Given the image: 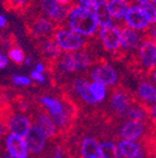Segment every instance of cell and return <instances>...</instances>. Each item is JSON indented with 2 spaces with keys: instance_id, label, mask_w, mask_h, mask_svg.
Wrapping results in <instances>:
<instances>
[{
  "instance_id": "30bf717a",
  "label": "cell",
  "mask_w": 156,
  "mask_h": 158,
  "mask_svg": "<svg viewBox=\"0 0 156 158\" xmlns=\"http://www.w3.org/2000/svg\"><path fill=\"white\" fill-rule=\"evenodd\" d=\"M122 21L124 22L127 27L140 33L146 31L151 27V23H150L145 13L142 11V9L137 3L130 5L129 9H128L127 13H126Z\"/></svg>"
},
{
  "instance_id": "4316f807",
  "label": "cell",
  "mask_w": 156,
  "mask_h": 158,
  "mask_svg": "<svg viewBox=\"0 0 156 158\" xmlns=\"http://www.w3.org/2000/svg\"><path fill=\"white\" fill-rule=\"evenodd\" d=\"M29 79L32 81H35L37 84H45L46 82V77L44 74H41V73H37L36 70H32L31 74H29Z\"/></svg>"
},
{
  "instance_id": "d6a6232c",
  "label": "cell",
  "mask_w": 156,
  "mask_h": 158,
  "mask_svg": "<svg viewBox=\"0 0 156 158\" xmlns=\"http://www.w3.org/2000/svg\"><path fill=\"white\" fill-rule=\"evenodd\" d=\"M33 63V58L31 56H25L24 58V62H23V64L25 65V66H31Z\"/></svg>"
},
{
  "instance_id": "ba28073f",
  "label": "cell",
  "mask_w": 156,
  "mask_h": 158,
  "mask_svg": "<svg viewBox=\"0 0 156 158\" xmlns=\"http://www.w3.org/2000/svg\"><path fill=\"white\" fill-rule=\"evenodd\" d=\"M39 9L43 12V17L50 20L55 24H61L67 19L69 8L62 6L57 0H38Z\"/></svg>"
},
{
  "instance_id": "5bb4252c",
  "label": "cell",
  "mask_w": 156,
  "mask_h": 158,
  "mask_svg": "<svg viewBox=\"0 0 156 158\" xmlns=\"http://www.w3.org/2000/svg\"><path fill=\"white\" fill-rule=\"evenodd\" d=\"M56 29V24L45 17H38L31 23V33L37 39L44 40L51 37Z\"/></svg>"
},
{
  "instance_id": "603a6c76",
  "label": "cell",
  "mask_w": 156,
  "mask_h": 158,
  "mask_svg": "<svg viewBox=\"0 0 156 158\" xmlns=\"http://www.w3.org/2000/svg\"><path fill=\"white\" fill-rule=\"evenodd\" d=\"M8 58L11 59L13 63H15L17 65H22L23 62H24L25 55L24 52L22 49L18 46H13L9 49L8 52Z\"/></svg>"
},
{
  "instance_id": "d6986e66",
  "label": "cell",
  "mask_w": 156,
  "mask_h": 158,
  "mask_svg": "<svg viewBox=\"0 0 156 158\" xmlns=\"http://www.w3.org/2000/svg\"><path fill=\"white\" fill-rule=\"evenodd\" d=\"M102 139L103 141L100 142L102 158H123L118 151L117 144L115 142L108 139V136H104Z\"/></svg>"
},
{
  "instance_id": "cb8c5ba5",
  "label": "cell",
  "mask_w": 156,
  "mask_h": 158,
  "mask_svg": "<svg viewBox=\"0 0 156 158\" xmlns=\"http://www.w3.org/2000/svg\"><path fill=\"white\" fill-rule=\"evenodd\" d=\"M76 6L83 8V9L88 10V11H92V12L95 11V9L98 6V2H99V0H76Z\"/></svg>"
},
{
  "instance_id": "e575fe53",
  "label": "cell",
  "mask_w": 156,
  "mask_h": 158,
  "mask_svg": "<svg viewBox=\"0 0 156 158\" xmlns=\"http://www.w3.org/2000/svg\"><path fill=\"white\" fill-rule=\"evenodd\" d=\"M141 1H143V0H135V3H139V2H141Z\"/></svg>"
},
{
  "instance_id": "4fadbf2b",
  "label": "cell",
  "mask_w": 156,
  "mask_h": 158,
  "mask_svg": "<svg viewBox=\"0 0 156 158\" xmlns=\"http://www.w3.org/2000/svg\"><path fill=\"white\" fill-rule=\"evenodd\" d=\"M6 151L13 158H29L24 138L14 134H9L6 138Z\"/></svg>"
},
{
  "instance_id": "83f0119b",
  "label": "cell",
  "mask_w": 156,
  "mask_h": 158,
  "mask_svg": "<svg viewBox=\"0 0 156 158\" xmlns=\"http://www.w3.org/2000/svg\"><path fill=\"white\" fill-rule=\"evenodd\" d=\"M9 65V58L3 53H0V69H5Z\"/></svg>"
},
{
  "instance_id": "1f68e13d",
  "label": "cell",
  "mask_w": 156,
  "mask_h": 158,
  "mask_svg": "<svg viewBox=\"0 0 156 158\" xmlns=\"http://www.w3.org/2000/svg\"><path fill=\"white\" fill-rule=\"evenodd\" d=\"M6 132H7L6 131V127L0 123V143H1V141H2L3 136L6 135Z\"/></svg>"
},
{
  "instance_id": "7a4b0ae2",
  "label": "cell",
  "mask_w": 156,
  "mask_h": 158,
  "mask_svg": "<svg viewBox=\"0 0 156 158\" xmlns=\"http://www.w3.org/2000/svg\"><path fill=\"white\" fill-rule=\"evenodd\" d=\"M137 101V98L130 91L121 87H116L111 90L109 98V109L106 114L110 125H114L117 121L127 120V114L130 108Z\"/></svg>"
},
{
  "instance_id": "ffe728a7",
  "label": "cell",
  "mask_w": 156,
  "mask_h": 158,
  "mask_svg": "<svg viewBox=\"0 0 156 158\" xmlns=\"http://www.w3.org/2000/svg\"><path fill=\"white\" fill-rule=\"evenodd\" d=\"M90 92L92 98L94 99V101L96 102V104L103 102L108 96L107 87L95 81L90 82Z\"/></svg>"
},
{
  "instance_id": "3957f363",
  "label": "cell",
  "mask_w": 156,
  "mask_h": 158,
  "mask_svg": "<svg viewBox=\"0 0 156 158\" xmlns=\"http://www.w3.org/2000/svg\"><path fill=\"white\" fill-rule=\"evenodd\" d=\"M91 66H93L92 56L83 51L64 53L56 60V70L60 75H73L88 70Z\"/></svg>"
},
{
  "instance_id": "277c9868",
  "label": "cell",
  "mask_w": 156,
  "mask_h": 158,
  "mask_svg": "<svg viewBox=\"0 0 156 158\" xmlns=\"http://www.w3.org/2000/svg\"><path fill=\"white\" fill-rule=\"evenodd\" d=\"M151 125L155 126V123L137 121V120H124L119 125L116 136L121 137V139H123V141H141L146 134L151 133V132H155V128L151 130Z\"/></svg>"
},
{
  "instance_id": "5b68a950",
  "label": "cell",
  "mask_w": 156,
  "mask_h": 158,
  "mask_svg": "<svg viewBox=\"0 0 156 158\" xmlns=\"http://www.w3.org/2000/svg\"><path fill=\"white\" fill-rule=\"evenodd\" d=\"M55 43L58 45L61 52H79L85 46V39L76 33L72 32L68 27H58L55 29L51 36Z\"/></svg>"
},
{
  "instance_id": "7402d4cb",
  "label": "cell",
  "mask_w": 156,
  "mask_h": 158,
  "mask_svg": "<svg viewBox=\"0 0 156 158\" xmlns=\"http://www.w3.org/2000/svg\"><path fill=\"white\" fill-rule=\"evenodd\" d=\"M140 8L142 9L146 18L149 19L151 25H155L156 22V7L155 3L152 1V0H143L141 2L137 3Z\"/></svg>"
},
{
  "instance_id": "e0dca14e",
  "label": "cell",
  "mask_w": 156,
  "mask_h": 158,
  "mask_svg": "<svg viewBox=\"0 0 156 158\" xmlns=\"http://www.w3.org/2000/svg\"><path fill=\"white\" fill-rule=\"evenodd\" d=\"M129 0H106V8L111 20L122 21L130 7Z\"/></svg>"
},
{
  "instance_id": "9a60e30c",
  "label": "cell",
  "mask_w": 156,
  "mask_h": 158,
  "mask_svg": "<svg viewBox=\"0 0 156 158\" xmlns=\"http://www.w3.org/2000/svg\"><path fill=\"white\" fill-rule=\"evenodd\" d=\"M31 125H32V122H31L29 116L24 115V114L14 113L8 120L7 124H6V128H8L11 132V134L23 137L26 135Z\"/></svg>"
},
{
  "instance_id": "8fae6325",
  "label": "cell",
  "mask_w": 156,
  "mask_h": 158,
  "mask_svg": "<svg viewBox=\"0 0 156 158\" xmlns=\"http://www.w3.org/2000/svg\"><path fill=\"white\" fill-rule=\"evenodd\" d=\"M71 89L73 91V94L80 100L84 106H96V102L92 98L90 92V82L83 77H76L71 82Z\"/></svg>"
},
{
  "instance_id": "6da1fadb",
  "label": "cell",
  "mask_w": 156,
  "mask_h": 158,
  "mask_svg": "<svg viewBox=\"0 0 156 158\" xmlns=\"http://www.w3.org/2000/svg\"><path fill=\"white\" fill-rule=\"evenodd\" d=\"M66 22L69 30L84 39L95 35L99 29L95 13L76 5L69 8Z\"/></svg>"
},
{
  "instance_id": "9c48e42d",
  "label": "cell",
  "mask_w": 156,
  "mask_h": 158,
  "mask_svg": "<svg viewBox=\"0 0 156 158\" xmlns=\"http://www.w3.org/2000/svg\"><path fill=\"white\" fill-rule=\"evenodd\" d=\"M138 60L140 66L147 72H154L156 65V43L155 40L146 37L142 41L138 48Z\"/></svg>"
},
{
  "instance_id": "ac0fdd59",
  "label": "cell",
  "mask_w": 156,
  "mask_h": 158,
  "mask_svg": "<svg viewBox=\"0 0 156 158\" xmlns=\"http://www.w3.org/2000/svg\"><path fill=\"white\" fill-rule=\"evenodd\" d=\"M39 48H41V53L43 54V56L48 60H57L62 54L61 49L59 48L58 45L55 43V41L51 37L41 40Z\"/></svg>"
},
{
  "instance_id": "2e32d148",
  "label": "cell",
  "mask_w": 156,
  "mask_h": 158,
  "mask_svg": "<svg viewBox=\"0 0 156 158\" xmlns=\"http://www.w3.org/2000/svg\"><path fill=\"white\" fill-rule=\"evenodd\" d=\"M137 100L145 106H155L156 102V89L155 85L151 81H142L138 86Z\"/></svg>"
},
{
  "instance_id": "7c38bea8",
  "label": "cell",
  "mask_w": 156,
  "mask_h": 158,
  "mask_svg": "<svg viewBox=\"0 0 156 158\" xmlns=\"http://www.w3.org/2000/svg\"><path fill=\"white\" fill-rule=\"evenodd\" d=\"M143 37L140 32H137L127 27L120 30V49L124 52H133L139 48Z\"/></svg>"
},
{
  "instance_id": "f546056e",
  "label": "cell",
  "mask_w": 156,
  "mask_h": 158,
  "mask_svg": "<svg viewBox=\"0 0 156 158\" xmlns=\"http://www.w3.org/2000/svg\"><path fill=\"white\" fill-rule=\"evenodd\" d=\"M146 31H149V37L152 40H155V36H156V31H155V25H151V27H149V29L146 30Z\"/></svg>"
},
{
  "instance_id": "4dcf8cb0",
  "label": "cell",
  "mask_w": 156,
  "mask_h": 158,
  "mask_svg": "<svg viewBox=\"0 0 156 158\" xmlns=\"http://www.w3.org/2000/svg\"><path fill=\"white\" fill-rule=\"evenodd\" d=\"M8 20L7 17L5 15H0V29H3V27H7Z\"/></svg>"
},
{
  "instance_id": "8992f818",
  "label": "cell",
  "mask_w": 156,
  "mask_h": 158,
  "mask_svg": "<svg viewBox=\"0 0 156 158\" xmlns=\"http://www.w3.org/2000/svg\"><path fill=\"white\" fill-rule=\"evenodd\" d=\"M91 79L93 81L99 82L104 86H116L119 81V75L118 72L108 63L100 62L98 64L91 66L90 72Z\"/></svg>"
},
{
  "instance_id": "d590c367",
  "label": "cell",
  "mask_w": 156,
  "mask_h": 158,
  "mask_svg": "<svg viewBox=\"0 0 156 158\" xmlns=\"http://www.w3.org/2000/svg\"><path fill=\"white\" fill-rule=\"evenodd\" d=\"M152 1H153V2H154V3H155V2H156V0H152Z\"/></svg>"
},
{
  "instance_id": "d4e9b609",
  "label": "cell",
  "mask_w": 156,
  "mask_h": 158,
  "mask_svg": "<svg viewBox=\"0 0 156 158\" xmlns=\"http://www.w3.org/2000/svg\"><path fill=\"white\" fill-rule=\"evenodd\" d=\"M12 81L15 86L19 87H27L32 85V80L29 79V77L24 76V75H13Z\"/></svg>"
},
{
  "instance_id": "44dd1931",
  "label": "cell",
  "mask_w": 156,
  "mask_h": 158,
  "mask_svg": "<svg viewBox=\"0 0 156 158\" xmlns=\"http://www.w3.org/2000/svg\"><path fill=\"white\" fill-rule=\"evenodd\" d=\"M94 13H95L96 18L98 20L99 27L114 22L111 20V18L109 17V15H108L107 8H106V0H99L98 6L95 9V11H94Z\"/></svg>"
},
{
  "instance_id": "484cf974",
  "label": "cell",
  "mask_w": 156,
  "mask_h": 158,
  "mask_svg": "<svg viewBox=\"0 0 156 158\" xmlns=\"http://www.w3.org/2000/svg\"><path fill=\"white\" fill-rule=\"evenodd\" d=\"M10 7L13 9H24V8L29 7V5L32 2V0H8Z\"/></svg>"
},
{
  "instance_id": "836d02e7",
  "label": "cell",
  "mask_w": 156,
  "mask_h": 158,
  "mask_svg": "<svg viewBox=\"0 0 156 158\" xmlns=\"http://www.w3.org/2000/svg\"><path fill=\"white\" fill-rule=\"evenodd\" d=\"M60 5L62 6H67V7H69V5H71V3L73 2L74 0H57Z\"/></svg>"
},
{
  "instance_id": "f1b7e54d",
  "label": "cell",
  "mask_w": 156,
  "mask_h": 158,
  "mask_svg": "<svg viewBox=\"0 0 156 158\" xmlns=\"http://www.w3.org/2000/svg\"><path fill=\"white\" fill-rule=\"evenodd\" d=\"M34 70H36L37 73H41V74H44V73L46 72V66H45L43 63H36V64H35Z\"/></svg>"
},
{
  "instance_id": "52a82bcc",
  "label": "cell",
  "mask_w": 156,
  "mask_h": 158,
  "mask_svg": "<svg viewBox=\"0 0 156 158\" xmlns=\"http://www.w3.org/2000/svg\"><path fill=\"white\" fill-rule=\"evenodd\" d=\"M120 30L115 22L102 25L98 29V35L104 48L110 53H116L120 49Z\"/></svg>"
}]
</instances>
